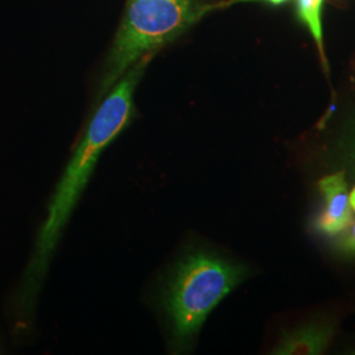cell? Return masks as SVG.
Listing matches in <instances>:
<instances>
[{
    "instance_id": "8",
    "label": "cell",
    "mask_w": 355,
    "mask_h": 355,
    "mask_svg": "<svg viewBox=\"0 0 355 355\" xmlns=\"http://www.w3.org/2000/svg\"><path fill=\"white\" fill-rule=\"evenodd\" d=\"M252 1H266V3L274 4V6H279V4L287 3V1H290V0H230V1L220 3V4H218V8H221V7H227V6L234 4V3H252Z\"/></svg>"
},
{
    "instance_id": "6",
    "label": "cell",
    "mask_w": 355,
    "mask_h": 355,
    "mask_svg": "<svg viewBox=\"0 0 355 355\" xmlns=\"http://www.w3.org/2000/svg\"><path fill=\"white\" fill-rule=\"evenodd\" d=\"M296 1H297V7H296L297 16L300 21L309 29L311 36L316 41L321 61L325 70L328 71V61L325 57L322 24H321V12H322L324 0H296Z\"/></svg>"
},
{
    "instance_id": "4",
    "label": "cell",
    "mask_w": 355,
    "mask_h": 355,
    "mask_svg": "<svg viewBox=\"0 0 355 355\" xmlns=\"http://www.w3.org/2000/svg\"><path fill=\"white\" fill-rule=\"evenodd\" d=\"M318 187L325 198L327 208L318 217L316 227L327 236L340 234L353 224V209L349 203L345 173L338 171L322 178Z\"/></svg>"
},
{
    "instance_id": "3",
    "label": "cell",
    "mask_w": 355,
    "mask_h": 355,
    "mask_svg": "<svg viewBox=\"0 0 355 355\" xmlns=\"http://www.w3.org/2000/svg\"><path fill=\"white\" fill-rule=\"evenodd\" d=\"M218 4L202 0H127L99 87L103 98L128 70L148 54L182 36Z\"/></svg>"
},
{
    "instance_id": "2",
    "label": "cell",
    "mask_w": 355,
    "mask_h": 355,
    "mask_svg": "<svg viewBox=\"0 0 355 355\" xmlns=\"http://www.w3.org/2000/svg\"><path fill=\"white\" fill-rule=\"evenodd\" d=\"M246 275L245 267L218 254H183L165 274L157 293L170 350L180 353L191 347L209 313Z\"/></svg>"
},
{
    "instance_id": "5",
    "label": "cell",
    "mask_w": 355,
    "mask_h": 355,
    "mask_svg": "<svg viewBox=\"0 0 355 355\" xmlns=\"http://www.w3.org/2000/svg\"><path fill=\"white\" fill-rule=\"evenodd\" d=\"M334 336L327 322H309L299 329L284 333L271 352L275 355H318L325 353Z\"/></svg>"
},
{
    "instance_id": "9",
    "label": "cell",
    "mask_w": 355,
    "mask_h": 355,
    "mask_svg": "<svg viewBox=\"0 0 355 355\" xmlns=\"http://www.w3.org/2000/svg\"><path fill=\"white\" fill-rule=\"evenodd\" d=\"M349 203H350L352 209L355 211V187L353 189V191L349 193Z\"/></svg>"
},
{
    "instance_id": "7",
    "label": "cell",
    "mask_w": 355,
    "mask_h": 355,
    "mask_svg": "<svg viewBox=\"0 0 355 355\" xmlns=\"http://www.w3.org/2000/svg\"><path fill=\"white\" fill-rule=\"evenodd\" d=\"M345 232L340 246L345 253L355 254V224H352Z\"/></svg>"
},
{
    "instance_id": "1",
    "label": "cell",
    "mask_w": 355,
    "mask_h": 355,
    "mask_svg": "<svg viewBox=\"0 0 355 355\" xmlns=\"http://www.w3.org/2000/svg\"><path fill=\"white\" fill-rule=\"evenodd\" d=\"M154 54L142 57L104 96L78 144L51 196L48 215L40 229L35 252L26 267L19 300L24 312L36 304L38 292L49 270L51 257L62 237L78 200L89 184L104 149L124 132L135 114V92Z\"/></svg>"
}]
</instances>
